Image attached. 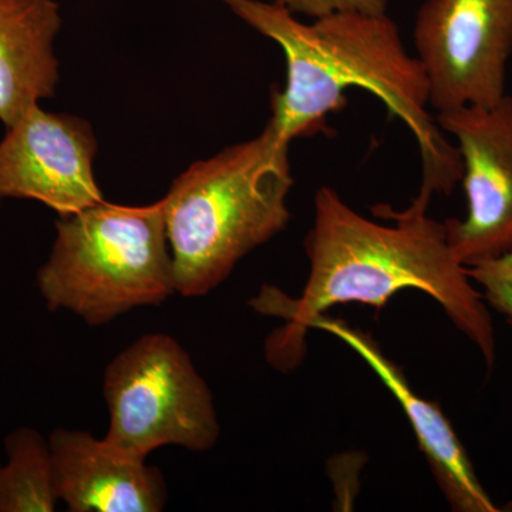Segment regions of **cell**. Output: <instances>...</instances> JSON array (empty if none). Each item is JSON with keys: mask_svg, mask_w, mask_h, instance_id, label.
Instances as JSON below:
<instances>
[{"mask_svg": "<svg viewBox=\"0 0 512 512\" xmlns=\"http://www.w3.org/2000/svg\"><path fill=\"white\" fill-rule=\"evenodd\" d=\"M60 28L55 0H0V121L6 127L55 96Z\"/></svg>", "mask_w": 512, "mask_h": 512, "instance_id": "obj_11", "label": "cell"}, {"mask_svg": "<svg viewBox=\"0 0 512 512\" xmlns=\"http://www.w3.org/2000/svg\"><path fill=\"white\" fill-rule=\"evenodd\" d=\"M96 153L89 121L33 107L0 141V200L39 201L59 217L99 204Z\"/></svg>", "mask_w": 512, "mask_h": 512, "instance_id": "obj_8", "label": "cell"}, {"mask_svg": "<svg viewBox=\"0 0 512 512\" xmlns=\"http://www.w3.org/2000/svg\"><path fill=\"white\" fill-rule=\"evenodd\" d=\"M289 12L318 19L336 12L387 13L389 0H271Z\"/></svg>", "mask_w": 512, "mask_h": 512, "instance_id": "obj_14", "label": "cell"}, {"mask_svg": "<svg viewBox=\"0 0 512 512\" xmlns=\"http://www.w3.org/2000/svg\"><path fill=\"white\" fill-rule=\"evenodd\" d=\"M464 268L468 278L480 286L487 305L512 323V249L498 258Z\"/></svg>", "mask_w": 512, "mask_h": 512, "instance_id": "obj_13", "label": "cell"}, {"mask_svg": "<svg viewBox=\"0 0 512 512\" xmlns=\"http://www.w3.org/2000/svg\"><path fill=\"white\" fill-rule=\"evenodd\" d=\"M103 396L110 417L103 441L134 460L165 446L204 453L220 439L210 386L165 333L143 335L110 360Z\"/></svg>", "mask_w": 512, "mask_h": 512, "instance_id": "obj_5", "label": "cell"}, {"mask_svg": "<svg viewBox=\"0 0 512 512\" xmlns=\"http://www.w3.org/2000/svg\"><path fill=\"white\" fill-rule=\"evenodd\" d=\"M59 501L70 512H161L168 490L160 468L120 454L92 433L50 434Z\"/></svg>", "mask_w": 512, "mask_h": 512, "instance_id": "obj_9", "label": "cell"}, {"mask_svg": "<svg viewBox=\"0 0 512 512\" xmlns=\"http://www.w3.org/2000/svg\"><path fill=\"white\" fill-rule=\"evenodd\" d=\"M309 329H320L343 340L372 367L384 386L392 392L410 421L441 493L454 511H498L490 494L478 480L466 448L440 407L414 392L402 370L383 355L369 336L342 320L326 315L316 316Z\"/></svg>", "mask_w": 512, "mask_h": 512, "instance_id": "obj_10", "label": "cell"}, {"mask_svg": "<svg viewBox=\"0 0 512 512\" xmlns=\"http://www.w3.org/2000/svg\"><path fill=\"white\" fill-rule=\"evenodd\" d=\"M289 141L271 123L178 175L163 198L175 291L200 298L249 252L284 231L293 185Z\"/></svg>", "mask_w": 512, "mask_h": 512, "instance_id": "obj_3", "label": "cell"}, {"mask_svg": "<svg viewBox=\"0 0 512 512\" xmlns=\"http://www.w3.org/2000/svg\"><path fill=\"white\" fill-rule=\"evenodd\" d=\"M414 46L431 109L493 106L507 96L512 0H426Z\"/></svg>", "mask_w": 512, "mask_h": 512, "instance_id": "obj_6", "label": "cell"}, {"mask_svg": "<svg viewBox=\"0 0 512 512\" xmlns=\"http://www.w3.org/2000/svg\"><path fill=\"white\" fill-rule=\"evenodd\" d=\"M37 286L52 312L89 326L157 306L175 291L164 201L144 207L101 201L56 222V239Z\"/></svg>", "mask_w": 512, "mask_h": 512, "instance_id": "obj_4", "label": "cell"}, {"mask_svg": "<svg viewBox=\"0 0 512 512\" xmlns=\"http://www.w3.org/2000/svg\"><path fill=\"white\" fill-rule=\"evenodd\" d=\"M441 131L456 138L463 163L467 215L444 222L461 265L498 258L512 249V96L490 107L437 113Z\"/></svg>", "mask_w": 512, "mask_h": 512, "instance_id": "obj_7", "label": "cell"}, {"mask_svg": "<svg viewBox=\"0 0 512 512\" xmlns=\"http://www.w3.org/2000/svg\"><path fill=\"white\" fill-rule=\"evenodd\" d=\"M221 2L284 52L285 89L272 92L269 123L286 141L318 133L346 106L350 87H359L412 131L423 163L420 191L448 195L460 183L458 148L431 117L426 74L387 13L336 12L306 25L274 2Z\"/></svg>", "mask_w": 512, "mask_h": 512, "instance_id": "obj_2", "label": "cell"}, {"mask_svg": "<svg viewBox=\"0 0 512 512\" xmlns=\"http://www.w3.org/2000/svg\"><path fill=\"white\" fill-rule=\"evenodd\" d=\"M0 464V512H52L59 503L49 440L20 427L6 437Z\"/></svg>", "mask_w": 512, "mask_h": 512, "instance_id": "obj_12", "label": "cell"}, {"mask_svg": "<svg viewBox=\"0 0 512 512\" xmlns=\"http://www.w3.org/2000/svg\"><path fill=\"white\" fill-rule=\"evenodd\" d=\"M430 200L419 191L402 211L377 205L375 215L393 221L384 225L350 208L333 188L316 191L315 221L305 241L311 269L301 296L293 299L264 286L249 301L255 312L285 320L266 343L272 365L281 370L298 365L312 320L333 306L362 303L380 309L396 293L416 289L439 303L493 367L490 309L451 251L446 224L430 217Z\"/></svg>", "mask_w": 512, "mask_h": 512, "instance_id": "obj_1", "label": "cell"}]
</instances>
